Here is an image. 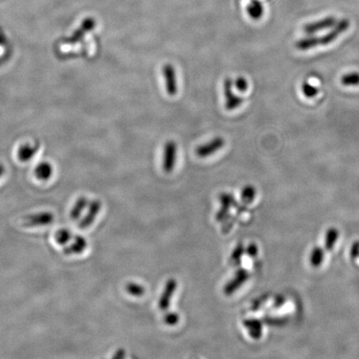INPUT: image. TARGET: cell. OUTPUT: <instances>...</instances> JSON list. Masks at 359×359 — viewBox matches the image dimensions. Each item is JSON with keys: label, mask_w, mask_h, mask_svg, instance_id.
I'll list each match as a JSON object with an SVG mask.
<instances>
[{"label": "cell", "mask_w": 359, "mask_h": 359, "mask_svg": "<svg viewBox=\"0 0 359 359\" xmlns=\"http://www.w3.org/2000/svg\"><path fill=\"white\" fill-rule=\"evenodd\" d=\"M350 23L348 19H342L338 23H336L333 29L328 32L324 36L320 37H309L298 40L296 43V47L301 51L311 49L319 45H327L333 42L334 40L344 33L349 28Z\"/></svg>", "instance_id": "cell-1"}, {"label": "cell", "mask_w": 359, "mask_h": 359, "mask_svg": "<svg viewBox=\"0 0 359 359\" xmlns=\"http://www.w3.org/2000/svg\"><path fill=\"white\" fill-rule=\"evenodd\" d=\"M350 258L356 261L359 258V240L353 242L349 250Z\"/></svg>", "instance_id": "cell-28"}, {"label": "cell", "mask_w": 359, "mask_h": 359, "mask_svg": "<svg viewBox=\"0 0 359 359\" xmlns=\"http://www.w3.org/2000/svg\"><path fill=\"white\" fill-rule=\"evenodd\" d=\"M244 252H245V249L241 244L237 245L236 248L234 249L232 254L230 256V261H232L234 266H238L240 264L242 256L244 254Z\"/></svg>", "instance_id": "cell-24"}, {"label": "cell", "mask_w": 359, "mask_h": 359, "mask_svg": "<svg viewBox=\"0 0 359 359\" xmlns=\"http://www.w3.org/2000/svg\"><path fill=\"white\" fill-rule=\"evenodd\" d=\"M244 326L252 338L258 340L262 337L263 324L260 319H248L244 321Z\"/></svg>", "instance_id": "cell-12"}, {"label": "cell", "mask_w": 359, "mask_h": 359, "mask_svg": "<svg viewBox=\"0 0 359 359\" xmlns=\"http://www.w3.org/2000/svg\"><path fill=\"white\" fill-rule=\"evenodd\" d=\"M37 178L41 181H48L54 173L52 165L48 162H42L37 166L34 171Z\"/></svg>", "instance_id": "cell-15"}, {"label": "cell", "mask_w": 359, "mask_h": 359, "mask_svg": "<svg viewBox=\"0 0 359 359\" xmlns=\"http://www.w3.org/2000/svg\"><path fill=\"white\" fill-rule=\"evenodd\" d=\"M341 82L344 86H357V85H359V73H347L342 77Z\"/></svg>", "instance_id": "cell-23"}, {"label": "cell", "mask_w": 359, "mask_h": 359, "mask_svg": "<svg viewBox=\"0 0 359 359\" xmlns=\"http://www.w3.org/2000/svg\"><path fill=\"white\" fill-rule=\"evenodd\" d=\"M162 74L164 77L165 85L167 93L170 96H176L178 92L177 86V78H176V69L171 64H165L162 68Z\"/></svg>", "instance_id": "cell-6"}, {"label": "cell", "mask_w": 359, "mask_h": 359, "mask_svg": "<svg viewBox=\"0 0 359 359\" xmlns=\"http://www.w3.org/2000/svg\"><path fill=\"white\" fill-rule=\"evenodd\" d=\"M176 288H177V282L175 279H170L166 283L164 290L160 298L159 303H158L160 310L166 311L169 309L171 299L176 292Z\"/></svg>", "instance_id": "cell-9"}, {"label": "cell", "mask_w": 359, "mask_h": 359, "mask_svg": "<svg viewBox=\"0 0 359 359\" xmlns=\"http://www.w3.org/2000/svg\"><path fill=\"white\" fill-rule=\"evenodd\" d=\"M284 302H285V298H284V296L278 295L275 298V302H274V307L275 309H279L281 306H283Z\"/></svg>", "instance_id": "cell-30"}, {"label": "cell", "mask_w": 359, "mask_h": 359, "mask_svg": "<svg viewBox=\"0 0 359 359\" xmlns=\"http://www.w3.org/2000/svg\"><path fill=\"white\" fill-rule=\"evenodd\" d=\"M101 202L98 199H94L90 202L87 207V213L84 217L81 220L79 223V228L81 229H86L92 225L96 216H98L99 212H101Z\"/></svg>", "instance_id": "cell-7"}, {"label": "cell", "mask_w": 359, "mask_h": 359, "mask_svg": "<svg viewBox=\"0 0 359 359\" xmlns=\"http://www.w3.org/2000/svg\"><path fill=\"white\" fill-rule=\"evenodd\" d=\"M245 252H246L247 254L251 257V258H254L256 256L258 255L259 248L257 245H256L254 243H251L249 244L248 246L246 247L245 249Z\"/></svg>", "instance_id": "cell-29"}, {"label": "cell", "mask_w": 359, "mask_h": 359, "mask_svg": "<svg viewBox=\"0 0 359 359\" xmlns=\"http://www.w3.org/2000/svg\"><path fill=\"white\" fill-rule=\"evenodd\" d=\"M247 13L253 20L261 19L264 14V7L259 0H252L246 8Z\"/></svg>", "instance_id": "cell-16"}, {"label": "cell", "mask_w": 359, "mask_h": 359, "mask_svg": "<svg viewBox=\"0 0 359 359\" xmlns=\"http://www.w3.org/2000/svg\"><path fill=\"white\" fill-rule=\"evenodd\" d=\"M35 152L36 148L33 145H31L29 143L23 145L21 147L19 148V151H18L19 161H22V162L30 161L31 158H33Z\"/></svg>", "instance_id": "cell-19"}, {"label": "cell", "mask_w": 359, "mask_h": 359, "mask_svg": "<svg viewBox=\"0 0 359 359\" xmlns=\"http://www.w3.org/2000/svg\"><path fill=\"white\" fill-rule=\"evenodd\" d=\"M220 199H221V204H222V210L219 212L218 216H217V221H220V219L221 220L225 217V216L227 214L226 212H228V210L230 209L234 203V197L228 193H222L220 196Z\"/></svg>", "instance_id": "cell-18"}, {"label": "cell", "mask_w": 359, "mask_h": 359, "mask_svg": "<svg viewBox=\"0 0 359 359\" xmlns=\"http://www.w3.org/2000/svg\"><path fill=\"white\" fill-rule=\"evenodd\" d=\"M5 172V168L2 164H0V178L4 176V174Z\"/></svg>", "instance_id": "cell-32"}, {"label": "cell", "mask_w": 359, "mask_h": 359, "mask_svg": "<svg viewBox=\"0 0 359 359\" xmlns=\"http://www.w3.org/2000/svg\"><path fill=\"white\" fill-rule=\"evenodd\" d=\"M89 204V201L86 196H81L77 199L73 208L71 209L70 216L73 221H77L82 216L85 210L87 209Z\"/></svg>", "instance_id": "cell-13"}, {"label": "cell", "mask_w": 359, "mask_h": 359, "mask_svg": "<svg viewBox=\"0 0 359 359\" xmlns=\"http://www.w3.org/2000/svg\"><path fill=\"white\" fill-rule=\"evenodd\" d=\"M248 279H249V272L246 270H244V269H239L235 273L234 279H231L226 284L225 289H224V293L226 295H231L239 288H240L247 281Z\"/></svg>", "instance_id": "cell-8"}, {"label": "cell", "mask_w": 359, "mask_h": 359, "mask_svg": "<svg viewBox=\"0 0 359 359\" xmlns=\"http://www.w3.org/2000/svg\"><path fill=\"white\" fill-rule=\"evenodd\" d=\"M234 84H235L236 89L241 92H246L248 87H249V83L244 77H238L234 82Z\"/></svg>", "instance_id": "cell-26"}, {"label": "cell", "mask_w": 359, "mask_h": 359, "mask_svg": "<svg viewBox=\"0 0 359 359\" xmlns=\"http://www.w3.org/2000/svg\"><path fill=\"white\" fill-rule=\"evenodd\" d=\"M177 161V144L175 141H168L165 143L163 149L162 167L167 173L172 172L176 167Z\"/></svg>", "instance_id": "cell-3"}, {"label": "cell", "mask_w": 359, "mask_h": 359, "mask_svg": "<svg viewBox=\"0 0 359 359\" xmlns=\"http://www.w3.org/2000/svg\"><path fill=\"white\" fill-rule=\"evenodd\" d=\"M23 221L27 227L48 226L54 222V215L50 212H38L25 216Z\"/></svg>", "instance_id": "cell-5"}, {"label": "cell", "mask_w": 359, "mask_h": 359, "mask_svg": "<svg viewBox=\"0 0 359 359\" xmlns=\"http://www.w3.org/2000/svg\"><path fill=\"white\" fill-rule=\"evenodd\" d=\"M226 141L221 136H216L207 143L199 145L195 149V155L199 158H209L216 154L218 150H221L225 146Z\"/></svg>", "instance_id": "cell-4"}, {"label": "cell", "mask_w": 359, "mask_h": 359, "mask_svg": "<svg viewBox=\"0 0 359 359\" xmlns=\"http://www.w3.org/2000/svg\"><path fill=\"white\" fill-rule=\"evenodd\" d=\"M126 354H125L124 350L119 349L116 352L115 355L113 356V358H123L125 357Z\"/></svg>", "instance_id": "cell-31"}, {"label": "cell", "mask_w": 359, "mask_h": 359, "mask_svg": "<svg viewBox=\"0 0 359 359\" xmlns=\"http://www.w3.org/2000/svg\"><path fill=\"white\" fill-rule=\"evenodd\" d=\"M338 236H339V231L335 227L329 228L327 230L324 236V248L325 251H332L335 246L336 243L338 241Z\"/></svg>", "instance_id": "cell-14"}, {"label": "cell", "mask_w": 359, "mask_h": 359, "mask_svg": "<svg viewBox=\"0 0 359 359\" xmlns=\"http://www.w3.org/2000/svg\"><path fill=\"white\" fill-rule=\"evenodd\" d=\"M127 293L134 297H141L145 294V288L136 283H129L126 287Z\"/></svg>", "instance_id": "cell-22"}, {"label": "cell", "mask_w": 359, "mask_h": 359, "mask_svg": "<svg viewBox=\"0 0 359 359\" xmlns=\"http://www.w3.org/2000/svg\"><path fill=\"white\" fill-rule=\"evenodd\" d=\"M73 237V233L70 230L61 229V230L57 231L56 235H55V240L58 244L64 247L70 243Z\"/></svg>", "instance_id": "cell-20"}, {"label": "cell", "mask_w": 359, "mask_h": 359, "mask_svg": "<svg viewBox=\"0 0 359 359\" xmlns=\"http://www.w3.org/2000/svg\"><path fill=\"white\" fill-rule=\"evenodd\" d=\"M325 256V249L320 246H315L311 250L310 255V265L314 268L320 267L324 261Z\"/></svg>", "instance_id": "cell-17"}, {"label": "cell", "mask_w": 359, "mask_h": 359, "mask_svg": "<svg viewBox=\"0 0 359 359\" xmlns=\"http://www.w3.org/2000/svg\"><path fill=\"white\" fill-rule=\"evenodd\" d=\"M256 196V189L253 186H244L241 191V199L245 204H251Z\"/></svg>", "instance_id": "cell-21"}, {"label": "cell", "mask_w": 359, "mask_h": 359, "mask_svg": "<svg viewBox=\"0 0 359 359\" xmlns=\"http://www.w3.org/2000/svg\"><path fill=\"white\" fill-rule=\"evenodd\" d=\"M233 84L234 82L231 78H227L224 81V95L226 98L225 108L228 111L235 110L241 106L242 104L244 102V98L242 96L235 95L233 91Z\"/></svg>", "instance_id": "cell-2"}, {"label": "cell", "mask_w": 359, "mask_h": 359, "mask_svg": "<svg viewBox=\"0 0 359 359\" xmlns=\"http://www.w3.org/2000/svg\"><path fill=\"white\" fill-rule=\"evenodd\" d=\"M302 90H303L304 96H307V97H313V96H315L318 94L317 88L315 86H313L312 84L309 83V82H303V86H302Z\"/></svg>", "instance_id": "cell-25"}, {"label": "cell", "mask_w": 359, "mask_h": 359, "mask_svg": "<svg viewBox=\"0 0 359 359\" xmlns=\"http://www.w3.org/2000/svg\"><path fill=\"white\" fill-rule=\"evenodd\" d=\"M87 240L82 235H74L69 244L64 247V253L67 255L80 254L87 248Z\"/></svg>", "instance_id": "cell-10"}, {"label": "cell", "mask_w": 359, "mask_h": 359, "mask_svg": "<svg viewBox=\"0 0 359 359\" xmlns=\"http://www.w3.org/2000/svg\"><path fill=\"white\" fill-rule=\"evenodd\" d=\"M165 324L170 326H173L179 322V315L176 313H169L165 315Z\"/></svg>", "instance_id": "cell-27"}, {"label": "cell", "mask_w": 359, "mask_h": 359, "mask_svg": "<svg viewBox=\"0 0 359 359\" xmlns=\"http://www.w3.org/2000/svg\"><path fill=\"white\" fill-rule=\"evenodd\" d=\"M335 24L336 19L334 17H326L320 20H318V21L306 24L305 26L303 27V31L307 34H313V33H317L319 31L324 30L327 28H333Z\"/></svg>", "instance_id": "cell-11"}]
</instances>
